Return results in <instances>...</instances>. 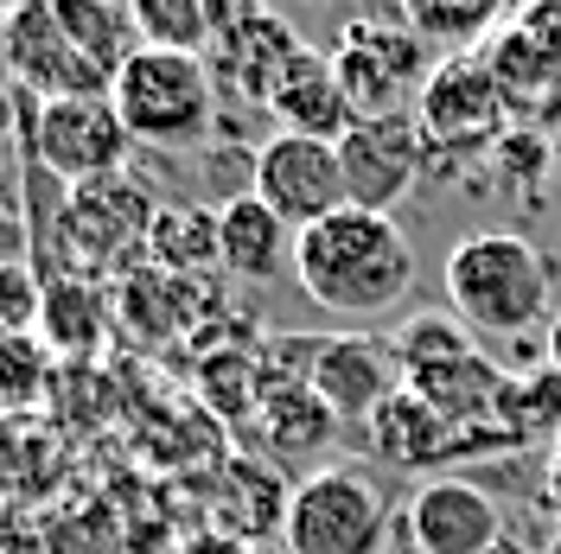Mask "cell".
Segmentation results:
<instances>
[{"label":"cell","mask_w":561,"mask_h":554,"mask_svg":"<svg viewBox=\"0 0 561 554\" xmlns=\"http://www.w3.org/2000/svg\"><path fill=\"white\" fill-rule=\"evenodd\" d=\"M45 338L38 332H0V408L13 402H33L38 382H45Z\"/></svg>","instance_id":"25"},{"label":"cell","mask_w":561,"mask_h":554,"mask_svg":"<svg viewBox=\"0 0 561 554\" xmlns=\"http://www.w3.org/2000/svg\"><path fill=\"white\" fill-rule=\"evenodd\" d=\"M300 382H307V389H313L339 420H370L389 395L402 389V357H396L389 338H370V332H339V338H325V345L307 350Z\"/></svg>","instance_id":"11"},{"label":"cell","mask_w":561,"mask_h":554,"mask_svg":"<svg viewBox=\"0 0 561 554\" xmlns=\"http://www.w3.org/2000/svg\"><path fill=\"white\" fill-rule=\"evenodd\" d=\"M128 153H135V140H128L108 96H58V103L33 108V160L65 192L108 173H128Z\"/></svg>","instance_id":"8"},{"label":"cell","mask_w":561,"mask_h":554,"mask_svg":"<svg viewBox=\"0 0 561 554\" xmlns=\"http://www.w3.org/2000/svg\"><path fill=\"white\" fill-rule=\"evenodd\" d=\"M230 7V20H249V13H268V0H224Z\"/></svg>","instance_id":"31"},{"label":"cell","mask_w":561,"mask_h":554,"mask_svg":"<svg viewBox=\"0 0 561 554\" xmlns=\"http://www.w3.org/2000/svg\"><path fill=\"white\" fill-rule=\"evenodd\" d=\"M153 268L185 280L217 275V210L198 205H160V223H153V249H147Z\"/></svg>","instance_id":"22"},{"label":"cell","mask_w":561,"mask_h":554,"mask_svg":"<svg viewBox=\"0 0 561 554\" xmlns=\"http://www.w3.org/2000/svg\"><path fill=\"white\" fill-rule=\"evenodd\" d=\"M294 236L300 230H287L255 192H237L217 205V268L243 287H262L268 275L294 268Z\"/></svg>","instance_id":"16"},{"label":"cell","mask_w":561,"mask_h":554,"mask_svg":"<svg viewBox=\"0 0 561 554\" xmlns=\"http://www.w3.org/2000/svg\"><path fill=\"white\" fill-rule=\"evenodd\" d=\"M339 160H345V192L357 210H396L415 198L421 173L434 160V140L421 135L415 108L409 115H377V122H351V135L339 140Z\"/></svg>","instance_id":"10"},{"label":"cell","mask_w":561,"mask_h":554,"mask_svg":"<svg viewBox=\"0 0 561 554\" xmlns=\"http://www.w3.org/2000/svg\"><path fill=\"white\" fill-rule=\"evenodd\" d=\"M13 90V13H0V96Z\"/></svg>","instance_id":"27"},{"label":"cell","mask_w":561,"mask_h":554,"mask_svg":"<svg viewBox=\"0 0 561 554\" xmlns=\"http://www.w3.org/2000/svg\"><path fill=\"white\" fill-rule=\"evenodd\" d=\"M153 223H160V198L128 166V173L70 185L58 205V249H65L70 275H140V262L153 249Z\"/></svg>","instance_id":"4"},{"label":"cell","mask_w":561,"mask_h":554,"mask_svg":"<svg viewBox=\"0 0 561 554\" xmlns=\"http://www.w3.org/2000/svg\"><path fill=\"white\" fill-rule=\"evenodd\" d=\"M13 90H26L33 103L108 96V77L83 58V45L65 33L51 0H33V7L13 13Z\"/></svg>","instance_id":"13"},{"label":"cell","mask_w":561,"mask_h":554,"mask_svg":"<svg viewBox=\"0 0 561 554\" xmlns=\"http://www.w3.org/2000/svg\"><path fill=\"white\" fill-rule=\"evenodd\" d=\"M268 115L280 122V135H313V140H345L351 135V103L339 90V70H332V51H313L300 45L287 70L268 90Z\"/></svg>","instance_id":"15"},{"label":"cell","mask_w":561,"mask_h":554,"mask_svg":"<svg viewBox=\"0 0 561 554\" xmlns=\"http://www.w3.org/2000/svg\"><path fill=\"white\" fill-rule=\"evenodd\" d=\"M45 280L26 255H0V332H38Z\"/></svg>","instance_id":"26"},{"label":"cell","mask_w":561,"mask_h":554,"mask_svg":"<svg viewBox=\"0 0 561 554\" xmlns=\"http://www.w3.org/2000/svg\"><path fill=\"white\" fill-rule=\"evenodd\" d=\"M108 103L122 115V128L135 147H205L217 135V70L210 58L192 51H160V45H140L128 65L115 70V90Z\"/></svg>","instance_id":"3"},{"label":"cell","mask_w":561,"mask_h":554,"mask_svg":"<svg viewBox=\"0 0 561 554\" xmlns=\"http://www.w3.org/2000/svg\"><path fill=\"white\" fill-rule=\"evenodd\" d=\"M447 312L472 338H524L556 319V268L524 230H472L440 262Z\"/></svg>","instance_id":"2"},{"label":"cell","mask_w":561,"mask_h":554,"mask_svg":"<svg viewBox=\"0 0 561 554\" xmlns=\"http://www.w3.org/2000/svg\"><path fill=\"white\" fill-rule=\"evenodd\" d=\"M415 243L383 210H332L294 236V287L332 319L370 325L415 293Z\"/></svg>","instance_id":"1"},{"label":"cell","mask_w":561,"mask_h":554,"mask_svg":"<svg viewBox=\"0 0 561 554\" xmlns=\"http://www.w3.org/2000/svg\"><path fill=\"white\" fill-rule=\"evenodd\" d=\"M542 554H561V529H556V542H549V549H542Z\"/></svg>","instance_id":"33"},{"label":"cell","mask_w":561,"mask_h":554,"mask_svg":"<svg viewBox=\"0 0 561 554\" xmlns=\"http://www.w3.org/2000/svg\"><path fill=\"white\" fill-rule=\"evenodd\" d=\"M262 420H268V440L280 452H307V447H325L339 434V415L319 402L307 382H287V389H268L262 402Z\"/></svg>","instance_id":"23"},{"label":"cell","mask_w":561,"mask_h":554,"mask_svg":"<svg viewBox=\"0 0 561 554\" xmlns=\"http://www.w3.org/2000/svg\"><path fill=\"white\" fill-rule=\"evenodd\" d=\"M389 535V504L370 472L357 465H319L307 472L287 510H280V549L287 554H377Z\"/></svg>","instance_id":"5"},{"label":"cell","mask_w":561,"mask_h":554,"mask_svg":"<svg viewBox=\"0 0 561 554\" xmlns=\"http://www.w3.org/2000/svg\"><path fill=\"white\" fill-rule=\"evenodd\" d=\"M434 45H421L402 20H345V33L332 45V70H339V90L357 122H377V115H409L427 83V58Z\"/></svg>","instance_id":"6"},{"label":"cell","mask_w":561,"mask_h":554,"mask_svg":"<svg viewBox=\"0 0 561 554\" xmlns=\"http://www.w3.org/2000/svg\"><path fill=\"white\" fill-rule=\"evenodd\" d=\"M402 382H409L447 427L504 415V389H511V377H504L479 345L459 350V357H440V363H427V370H409Z\"/></svg>","instance_id":"17"},{"label":"cell","mask_w":561,"mask_h":554,"mask_svg":"<svg viewBox=\"0 0 561 554\" xmlns=\"http://www.w3.org/2000/svg\"><path fill=\"white\" fill-rule=\"evenodd\" d=\"M447 440H454V427L434 415L409 382L370 415V447H377L383 465H415L421 472V465H434V459L447 452Z\"/></svg>","instance_id":"20"},{"label":"cell","mask_w":561,"mask_h":554,"mask_svg":"<svg viewBox=\"0 0 561 554\" xmlns=\"http://www.w3.org/2000/svg\"><path fill=\"white\" fill-rule=\"evenodd\" d=\"M115 325V300L96 275H65L45 280V312H38V338L58 357H90Z\"/></svg>","instance_id":"18"},{"label":"cell","mask_w":561,"mask_h":554,"mask_svg":"<svg viewBox=\"0 0 561 554\" xmlns=\"http://www.w3.org/2000/svg\"><path fill=\"white\" fill-rule=\"evenodd\" d=\"M389 345H396V357H402V377H409V370H427V363H440V357L472 350L479 338L459 325L454 312H415V319H402V332H396Z\"/></svg>","instance_id":"24"},{"label":"cell","mask_w":561,"mask_h":554,"mask_svg":"<svg viewBox=\"0 0 561 554\" xmlns=\"http://www.w3.org/2000/svg\"><path fill=\"white\" fill-rule=\"evenodd\" d=\"M491 554H536V549H529L524 535H511V529H504V535H497V542H491Z\"/></svg>","instance_id":"30"},{"label":"cell","mask_w":561,"mask_h":554,"mask_svg":"<svg viewBox=\"0 0 561 554\" xmlns=\"http://www.w3.org/2000/svg\"><path fill=\"white\" fill-rule=\"evenodd\" d=\"M249 192L275 210L287 230H307L319 217L351 205L345 192V160L339 140H313V135H268L249 153Z\"/></svg>","instance_id":"7"},{"label":"cell","mask_w":561,"mask_h":554,"mask_svg":"<svg viewBox=\"0 0 561 554\" xmlns=\"http://www.w3.org/2000/svg\"><path fill=\"white\" fill-rule=\"evenodd\" d=\"M542 504L556 510V522H561V447L549 452V472H542Z\"/></svg>","instance_id":"28"},{"label":"cell","mask_w":561,"mask_h":554,"mask_svg":"<svg viewBox=\"0 0 561 554\" xmlns=\"http://www.w3.org/2000/svg\"><path fill=\"white\" fill-rule=\"evenodd\" d=\"M300 45H307V38L294 33L275 7H268V13H249V20H237L230 33L217 38V51H210L217 90H230V96L249 103V108H268V90H275V77L287 70V58H294Z\"/></svg>","instance_id":"14"},{"label":"cell","mask_w":561,"mask_h":554,"mask_svg":"<svg viewBox=\"0 0 561 554\" xmlns=\"http://www.w3.org/2000/svg\"><path fill=\"white\" fill-rule=\"evenodd\" d=\"M504 7H511V0H396L402 26H409L421 45L447 51V58H459V51H479L485 38H497Z\"/></svg>","instance_id":"21"},{"label":"cell","mask_w":561,"mask_h":554,"mask_svg":"<svg viewBox=\"0 0 561 554\" xmlns=\"http://www.w3.org/2000/svg\"><path fill=\"white\" fill-rule=\"evenodd\" d=\"M20 7H33V0H0V13H20Z\"/></svg>","instance_id":"32"},{"label":"cell","mask_w":561,"mask_h":554,"mask_svg":"<svg viewBox=\"0 0 561 554\" xmlns=\"http://www.w3.org/2000/svg\"><path fill=\"white\" fill-rule=\"evenodd\" d=\"M122 7H128V20H135L140 45L192 51V58H210L217 38L237 26L224 0H122Z\"/></svg>","instance_id":"19"},{"label":"cell","mask_w":561,"mask_h":554,"mask_svg":"<svg viewBox=\"0 0 561 554\" xmlns=\"http://www.w3.org/2000/svg\"><path fill=\"white\" fill-rule=\"evenodd\" d=\"M497 535H504V510L472 478H427L402 504L409 554H491Z\"/></svg>","instance_id":"12"},{"label":"cell","mask_w":561,"mask_h":554,"mask_svg":"<svg viewBox=\"0 0 561 554\" xmlns=\"http://www.w3.org/2000/svg\"><path fill=\"white\" fill-rule=\"evenodd\" d=\"M542 357H549V370L561 377V312L549 319V332H542Z\"/></svg>","instance_id":"29"},{"label":"cell","mask_w":561,"mask_h":554,"mask_svg":"<svg viewBox=\"0 0 561 554\" xmlns=\"http://www.w3.org/2000/svg\"><path fill=\"white\" fill-rule=\"evenodd\" d=\"M415 122H421V135L434 140V153H472V147L504 135L511 96H504L491 58H479V51L440 58L415 96Z\"/></svg>","instance_id":"9"}]
</instances>
